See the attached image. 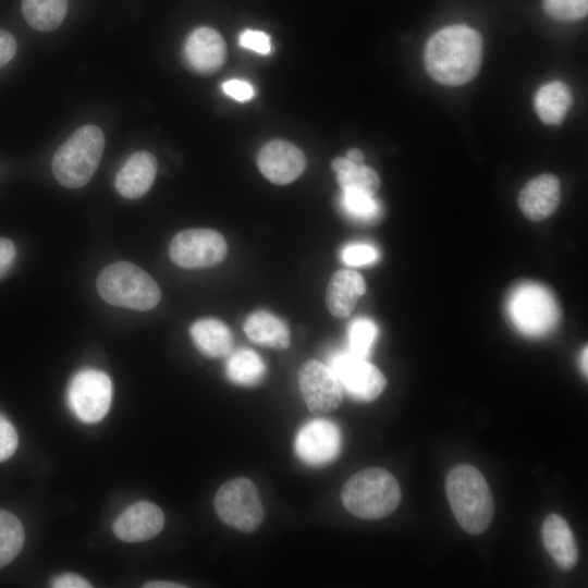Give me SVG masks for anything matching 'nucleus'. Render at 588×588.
Listing matches in <instances>:
<instances>
[{"mask_svg":"<svg viewBox=\"0 0 588 588\" xmlns=\"http://www.w3.org/2000/svg\"><path fill=\"white\" fill-rule=\"evenodd\" d=\"M481 58V36L466 25L441 28L429 38L424 53L428 74L448 86L463 85L473 79L479 71Z\"/></svg>","mask_w":588,"mask_h":588,"instance_id":"obj_1","label":"nucleus"},{"mask_svg":"<svg viewBox=\"0 0 588 588\" xmlns=\"http://www.w3.org/2000/svg\"><path fill=\"white\" fill-rule=\"evenodd\" d=\"M452 512L461 527L473 535L485 531L493 517L494 504L482 474L474 466L454 467L445 480Z\"/></svg>","mask_w":588,"mask_h":588,"instance_id":"obj_2","label":"nucleus"},{"mask_svg":"<svg viewBox=\"0 0 588 588\" xmlns=\"http://www.w3.org/2000/svg\"><path fill=\"white\" fill-rule=\"evenodd\" d=\"M341 501L350 513L359 518L379 519L396 510L401 501V488L388 470L380 467L366 468L344 483Z\"/></svg>","mask_w":588,"mask_h":588,"instance_id":"obj_3","label":"nucleus"},{"mask_svg":"<svg viewBox=\"0 0 588 588\" xmlns=\"http://www.w3.org/2000/svg\"><path fill=\"white\" fill-rule=\"evenodd\" d=\"M105 148L102 131L91 124L77 128L54 152L52 173L64 187L79 188L95 174Z\"/></svg>","mask_w":588,"mask_h":588,"instance_id":"obj_4","label":"nucleus"},{"mask_svg":"<svg viewBox=\"0 0 588 588\" xmlns=\"http://www.w3.org/2000/svg\"><path fill=\"white\" fill-rule=\"evenodd\" d=\"M97 291L110 305L134 310H149L158 305L161 291L142 268L127 261L113 262L99 273Z\"/></svg>","mask_w":588,"mask_h":588,"instance_id":"obj_5","label":"nucleus"},{"mask_svg":"<svg viewBox=\"0 0 588 588\" xmlns=\"http://www.w3.org/2000/svg\"><path fill=\"white\" fill-rule=\"evenodd\" d=\"M218 517L243 532L256 530L264 519V509L255 483L247 478L224 482L215 497Z\"/></svg>","mask_w":588,"mask_h":588,"instance_id":"obj_6","label":"nucleus"},{"mask_svg":"<svg viewBox=\"0 0 588 588\" xmlns=\"http://www.w3.org/2000/svg\"><path fill=\"white\" fill-rule=\"evenodd\" d=\"M228 245L216 230L188 229L177 233L169 246L171 260L186 269L209 268L226 256Z\"/></svg>","mask_w":588,"mask_h":588,"instance_id":"obj_7","label":"nucleus"},{"mask_svg":"<svg viewBox=\"0 0 588 588\" xmlns=\"http://www.w3.org/2000/svg\"><path fill=\"white\" fill-rule=\"evenodd\" d=\"M112 397L110 378L96 369L78 371L68 388V404L83 422L100 421L108 413Z\"/></svg>","mask_w":588,"mask_h":588,"instance_id":"obj_8","label":"nucleus"},{"mask_svg":"<svg viewBox=\"0 0 588 588\" xmlns=\"http://www.w3.org/2000/svg\"><path fill=\"white\" fill-rule=\"evenodd\" d=\"M343 392L358 402H372L385 389L384 375L366 358L347 352H336L329 358Z\"/></svg>","mask_w":588,"mask_h":588,"instance_id":"obj_9","label":"nucleus"},{"mask_svg":"<svg viewBox=\"0 0 588 588\" xmlns=\"http://www.w3.org/2000/svg\"><path fill=\"white\" fill-rule=\"evenodd\" d=\"M341 446L342 434L339 426L320 418L302 426L294 440V450L298 458L313 467L332 463L339 456Z\"/></svg>","mask_w":588,"mask_h":588,"instance_id":"obj_10","label":"nucleus"},{"mask_svg":"<svg viewBox=\"0 0 588 588\" xmlns=\"http://www.w3.org/2000/svg\"><path fill=\"white\" fill-rule=\"evenodd\" d=\"M298 385L306 406L314 413L336 409L343 401L342 385L330 366L309 359L298 373Z\"/></svg>","mask_w":588,"mask_h":588,"instance_id":"obj_11","label":"nucleus"},{"mask_svg":"<svg viewBox=\"0 0 588 588\" xmlns=\"http://www.w3.org/2000/svg\"><path fill=\"white\" fill-rule=\"evenodd\" d=\"M554 308L548 293L537 286H526L513 296L511 314L522 331L539 335L554 324L556 316Z\"/></svg>","mask_w":588,"mask_h":588,"instance_id":"obj_12","label":"nucleus"},{"mask_svg":"<svg viewBox=\"0 0 588 588\" xmlns=\"http://www.w3.org/2000/svg\"><path fill=\"white\" fill-rule=\"evenodd\" d=\"M257 164L264 176L277 185L295 181L306 168L303 151L284 139L266 143L258 152Z\"/></svg>","mask_w":588,"mask_h":588,"instance_id":"obj_13","label":"nucleus"},{"mask_svg":"<svg viewBox=\"0 0 588 588\" xmlns=\"http://www.w3.org/2000/svg\"><path fill=\"white\" fill-rule=\"evenodd\" d=\"M164 515L159 506L139 501L128 506L113 523L114 535L126 542L146 541L163 528Z\"/></svg>","mask_w":588,"mask_h":588,"instance_id":"obj_14","label":"nucleus"},{"mask_svg":"<svg viewBox=\"0 0 588 588\" xmlns=\"http://www.w3.org/2000/svg\"><path fill=\"white\" fill-rule=\"evenodd\" d=\"M184 57L188 66L200 74H211L225 60V44L222 36L211 27L195 28L186 38Z\"/></svg>","mask_w":588,"mask_h":588,"instance_id":"obj_15","label":"nucleus"},{"mask_svg":"<svg viewBox=\"0 0 588 588\" xmlns=\"http://www.w3.org/2000/svg\"><path fill=\"white\" fill-rule=\"evenodd\" d=\"M561 199L559 179L550 173L529 180L518 195V207L530 221L540 222L549 218Z\"/></svg>","mask_w":588,"mask_h":588,"instance_id":"obj_16","label":"nucleus"},{"mask_svg":"<svg viewBox=\"0 0 588 588\" xmlns=\"http://www.w3.org/2000/svg\"><path fill=\"white\" fill-rule=\"evenodd\" d=\"M157 169V159L151 152L132 154L115 175L117 192L128 199L144 196L155 182Z\"/></svg>","mask_w":588,"mask_h":588,"instance_id":"obj_17","label":"nucleus"},{"mask_svg":"<svg viewBox=\"0 0 588 588\" xmlns=\"http://www.w3.org/2000/svg\"><path fill=\"white\" fill-rule=\"evenodd\" d=\"M366 292V282L360 273L350 269L334 272L328 283L326 304L336 318L348 317L358 298Z\"/></svg>","mask_w":588,"mask_h":588,"instance_id":"obj_18","label":"nucleus"},{"mask_svg":"<svg viewBox=\"0 0 588 588\" xmlns=\"http://www.w3.org/2000/svg\"><path fill=\"white\" fill-rule=\"evenodd\" d=\"M542 541L556 565L568 571L577 563L578 552L572 529L566 520L558 515L550 514L542 524Z\"/></svg>","mask_w":588,"mask_h":588,"instance_id":"obj_19","label":"nucleus"},{"mask_svg":"<svg viewBox=\"0 0 588 588\" xmlns=\"http://www.w3.org/2000/svg\"><path fill=\"white\" fill-rule=\"evenodd\" d=\"M189 334L197 350L206 357H226L233 351V335L219 319L203 318L189 328Z\"/></svg>","mask_w":588,"mask_h":588,"instance_id":"obj_20","label":"nucleus"},{"mask_svg":"<svg viewBox=\"0 0 588 588\" xmlns=\"http://www.w3.org/2000/svg\"><path fill=\"white\" fill-rule=\"evenodd\" d=\"M243 329L253 343L261 346L285 350L291 342L287 326L278 317L265 310L250 314L246 318Z\"/></svg>","mask_w":588,"mask_h":588,"instance_id":"obj_21","label":"nucleus"},{"mask_svg":"<svg viewBox=\"0 0 588 588\" xmlns=\"http://www.w3.org/2000/svg\"><path fill=\"white\" fill-rule=\"evenodd\" d=\"M573 102L569 87L559 81L543 84L536 93L534 107L539 119L550 125L560 124Z\"/></svg>","mask_w":588,"mask_h":588,"instance_id":"obj_22","label":"nucleus"},{"mask_svg":"<svg viewBox=\"0 0 588 588\" xmlns=\"http://www.w3.org/2000/svg\"><path fill=\"white\" fill-rule=\"evenodd\" d=\"M225 375L234 384L254 387L264 379L266 365L253 350L240 348L228 356Z\"/></svg>","mask_w":588,"mask_h":588,"instance_id":"obj_23","label":"nucleus"},{"mask_svg":"<svg viewBox=\"0 0 588 588\" xmlns=\"http://www.w3.org/2000/svg\"><path fill=\"white\" fill-rule=\"evenodd\" d=\"M331 166L342 189H357L375 195L380 187L378 173L364 163L358 164L346 157H336Z\"/></svg>","mask_w":588,"mask_h":588,"instance_id":"obj_24","label":"nucleus"},{"mask_svg":"<svg viewBox=\"0 0 588 588\" xmlns=\"http://www.w3.org/2000/svg\"><path fill=\"white\" fill-rule=\"evenodd\" d=\"M69 0H22L21 10L27 24L39 32L58 28L68 11Z\"/></svg>","mask_w":588,"mask_h":588,"instance_id":"obj_25","label":"nucleus"},{"mask_svg":"<svg viewBox=\"0 0 588 588\" xmlns=\"http://www.w3.org/2000/svg\"><path fill=\"white\" fill-rule=\"evenodd\" d=\"M24 543V529L12 513L0 510V568L12 562Z\"/></svg>","mask_w":588,"mask_h":588,"instance_id":"obj_26","label":"nucleus"},{"mask_svg":"<svg viewBox=\"0 0 588 588\" xmlns=\"http://www.w3.org/2000/svg\"><path fill=\"white\" fill-rule=\"evenodd\" d=\"M342 192V206L348 216L362 221H371L379 216L380 206L373 195L357 189Z\"/></svg>","mask_w":588,"mask_h":588,"instance_id":"obj_27","label":"nucleus"},{"mask_svg":"<svg viewBox=\"0 0 588 588\" xmlns=\"http://www.w3.org/2000/svg\"><path fill=\"white\" fill-rule=\"evenodd\" d=\"M377 334L378 328L375 322L365 318L356 319L348 328V352L366 358Z\"/></svg>","mask_w":588,"mask_h":588,"instance_id":"obj_28","label":"nucleus"},{"mask_svg":"<svg viewBox=\"0 0 588 588\" xmlns=\"http://www.w3.org/2000/svg\"><path fill=\"white\" fill-rule=\"evenodd\" d=\"M546 13L554 20L573 22L587 15L588 0H543Z\"/></svg>","mask_w":588,"mask_h":588,"instance_id":"obj_29","label":"nucleus"},{"mask_svg":"<svg viewBox=\"0 0 588 588\" xmlns=\"http://www.w3.org/2000/svg\"><path fill=\"white\" fill-rule=\"evenodd\" d=\"M19 443L17 432L10 420L0 414V462L10 458Z\"/></svg>","mask_w":588,"mask_h":588,"instance_id":"obj_30","label":"nucleus"},{"mask_svg":"<svg viewBox=\"0 0 588 588\" xmlns=\"http://www.w3.org/2000/svg\"><path fill=\"white\" fill-rule=\"evenodd\" d=\"M343 260L350 266H362L373 262L378 258L377 250L369 245L356 244L347 246L342 254Z\"/></svg>","mask_w":588,"mask_h":588,"instance_id":"obj_31","label":"nucleus"},{"mask_svg":"<svg viewBox=\"0 0 588 588\" xmlns=\"http://www.w3.org/2000/svg\"><path fill=\"white\" fill-rule=\"evenodd\" d=\"M240 45L261 54L271 51L270 37L260 30L246 29L240 36Z\"/></svg>","mask_w":588,"mask_h":588,"instance_id":"obj_32","label":"nucleus"},{"mask_svg":"<svg viewBox=\"0 0 588 588\" xmlns=\"http://www.w3.org/2000/svg\"><path fill=\"white\" fill-rule=\"evenodd\" d=\"M223 91L237 101H247L254 96L253 86L242 79H230L223 83Z\"/></svg>","mask_w":588,"mask_h":588,"instance_id":"obj_33","label":"nucleus"},{"mask_svg":"<svg viewBox=\"0 0 588 588\" xmlns=\"http://www.w3.org/2000/svg\"><path fill=\"white\" fill-rule=\"evenodd\" d=\"M16 256V249L12 241L0 237V278L4 277L12 268Z\"/></svg>","mask_w":588,"mask_h":588,"instance_id":"obj_34","label":"nucleus"},{"mask_svg":"<svg viewBox=\"0 0 588 588\" xmlns=\"http://www.w3.org/2000/svg\"><path fill=\"white\" fill-rule=\"evenodd\" d=\"M16 47L14 36L10 32L0 28V69L13 59Z\"/></svg>","mask_w":588,"mask_h":588,"instance_id":"obj_35","label":"nucleus"},{"mask_svg":"<svg viewBox=\"0 0 588 588\" xmlns=\"http://www.w3.org/2000/svg\"><path fill=\"white\" fill-rule=\"evenodd\" d=\"M52 587L56 588H87L91 587V585L82 576L77 574H62L58 577H56L52 583Z\"/></svg>","mask_w":588,"mask_h":588,"instance_id":"obj_36","label":"nucleus"},{"mask_svg":"<svg viewBox=\"0 0 588 588\" xmlns=\"http://www.w3.org/2000/svg\"><path fill=\"white\" fill-rule=\"evenodd\" d=\"M144 587L147 588H184L185 585L173 583V581H166V580H155V581H148L144 585Z\"/></svg>","mask_w":588,"mask_h":588,"instance_id":"obj_37","label":"nucleus"},{"mask_svg":"<svg viewBox=\"0 0 588 588\" xmlns=\"http://www.w3.org/2000/svg\"><path fill=\"white\" fill-rule=\"evenodd\" d=\"M346 158L354 163H364V154L358 148H351L346 152Z\"/></svg>","mask_w":588,"mask_h":588,"instance_id":"obj_38","label":"nucleus"},{"mask_svg":"<svg viewBox=\"0 0 588 588\" xmlns=\"http://www.w3.org/2000/svg\"><path fill=\"white\" fill-rule=\"evenodd\" d=\"M587 352H588V348L585 347L581 355V368L586 377H587V357H588Z\"/></svg>","mask_w":588,"mask_h":588,"instance_id":"obj_39","label":"nucleus"}]
</instances>
